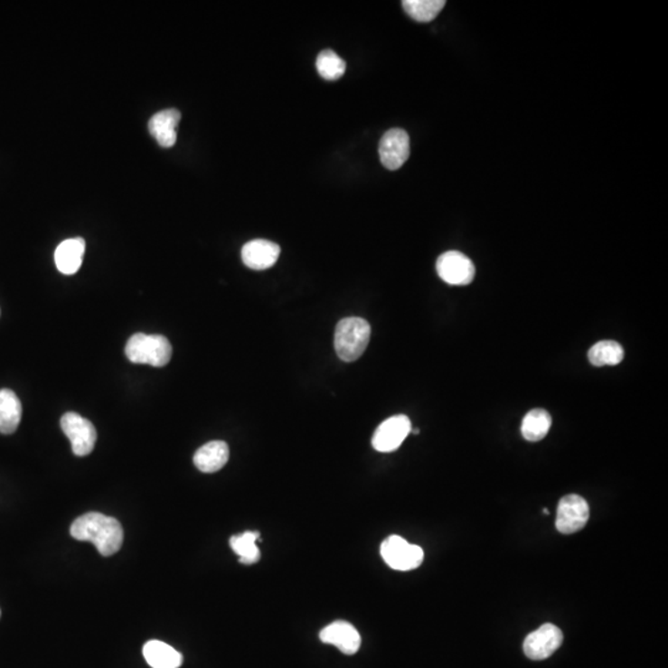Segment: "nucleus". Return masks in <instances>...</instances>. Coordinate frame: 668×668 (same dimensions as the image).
<instances>
[{
    "instance_id": "obj_11",
    "label": "nucleus",
    "mask_w": 668,
    "mask_h": 668,
    "mask_svg": "<svg viewBox=\"0 0 668 668\" xmlns=\"http://www.w3.org/2000/svg\"><path fill=\"white\" fill-rule=\"evenodd\" d=\"M322 643L334 644L344 654H354L361 649L362 639L358 630L347 621H334L320 633Z\"/></svg>"
},
{
    "instance_id": "obj_1",
    "label": "nucleus",
    "mask_w": 668,
    "mask_h": 668,
    "mask_svg": "<svg viewBox=\"0 0 668 668\" xmlns=\"http://www.w3.org/2000/svg\"><path fill=\"white\" fill-rule=\"evenodd\" d=\"M71 536L79 541L92 542L100 555L108 557L123 545L124 532L118 520L100 513H87L71 525Z\"/></svg>"
},
{
    "instance_id": "obj_19",
    "label": "nucleus",
    "mask_w": 668,
    "mask_h": 668,
    "mask_svg": "<svg viewBox=\"0 0 668 668\" xmlns=\"http://www.w3.org/2000/svg\"><path fill=\"white\" fill-rule=\"evenodd\" d=\"M588 359L594 367L617 365L623 362L624 348L617 342L600 341L589 349Z\"/></svg>"
},
{
    "instance_id": "obj_15",
    "label": "nucleus",
    "mask_w": 668,
    "mask_h": 668,
    "mask_svg": "<svg viewBox=\"0 0 668 668\" xmlns=\"http://www.w3.org/2000/svg\"><path fill=\"white\" fill-rule=\"evenodd\" d=\"M230 447L226 442L212 441L202 446L194 453V466L203 473H216L227 465Z\"/></svg>"
},
{
    "instance_id": "obj_17",
    "label": "nucleus",
    "mask_w": 668,
    "mask_h": 668,
    "mask_svg": "<svg viewBox=\"0 0 668 668\" xmlns=\"http://www.w3.org/2000/svg\"><path fill=\"white\" fill-rule=\"evenodd\" d=\"M22 402L15 392L9 389L0 390V433H14L22 421Z\"/></svg>"
},
{
    "instance_id": "obj_20",
    "label": "nucleus",
    "mask_w": 668,
    "mask_h": 668,
    "mask_svg": "<svg viewBox=\"0 0 668 668\" xmlns=\"http://www.w3.org/2000/svg\"><path fill=\"white\" fill-rule=\"evenodd\" d=\"M259 532H247L241 535L231 537V547L240 556L243 565H253L260 560V550L257 546Z\"/></svg>"
},
{
    "instance_id": "obj_8",
    "label": "nucleus",
    "mask_w": 668,
    "mask_h": 668,
    "mask_svg": "<svg viewBox=\"0 0 668 668\" xmlns=\"http://www.w3.org/2000/svg\"><path fill=\"white\" fill-rule=\"evenodd\" d=\"M562 643L563 634L560 627L547 623L529 634L523 641V653L530 660H546L560 649Z\"/></svg>"
},
{
    "instance_id": "obj_22",
    "label": "nucleus",
    "mask_w": 668,
    "mask_h": 668,
    "mask_svg": "<svg viewBox=\"0 0 668 668\" xmlns=\"http://www.w3.org/2000/svg\"><path fill=\"white\" fill-rule=\"evenodd\" d=\"M315 67H317V71L322 79L327 80L341 79L344 75L345 69H347L344 60L341 59L332 50H325L318 55Z\"/></svg>"
},
{
    "instance_id": "obj_12",
    "label": "nucleus",
    "mask_w": 668,
    "mask_h": 668,
    "mask_svg": "<svg viewBox=\"0 0 668 668\" xmlns=\"http://www.w3.org/2000/svg\"><path fill=\"white\" fill-rule=\"evenodd\" d=\"M280 257V247L273 241L255 240L244 245L241 249V259L248 268L253 270H267L274 267Z\"/></svg>"
},
{
    "instance_id": "obj_13",
    "label": "nucleus",
    "mask_w": 668,
    "mask_h": 668,
    "mask_svg": "<svg viewBox=\"0 0 668 668\" xmlns=\"http://www.w3.org/2000/svg\"><path fill=\"white\" fill-rule=\"evenodd\" d=\"M181 113L177 109H165L154 114L149 122V132L155 137L160 146L171 147L176 144L177 126Z\"/></svg>"
},
{
    "instance_id": "obj_14",
    "label": "nucleus",
    "mask_w": 668,
    "mask_h": 668,
    "mask_svg": "<svg viewBox=\"0 0 668 668\" xmlns=\"http://www.w3.org/2000/svg\"><path fill=\"white\" fill-rule=\"evenodd\" d=\"M86 241L82 238L63 240L55 251V264L60 273L73 275L80 270L85 257Z\"/></svg>"
},
{
    "instance_id": "obj_16",
    "label": "nucleus",
    "mask_w": 668,
    "mask_h": 668,
    "mask_svg": "<svg viewBox=\"0 0 668 668\" xmlns=\"http://www.w3.org/2000/svg\"><path fill=\"white\" fill-rule=\"evenodd\" d=\"M143 654L146 663L153 668H179L183 664V656L179 651L163 641H147L144 644Z\"/></svg>"
},
{
    "instance_id": "obj_6",
    "label": "nucleus",
    "mask_w": 668,
    "mask_h": 668,
    "mask_svg": "<svg viewBox=\"0 0 668 668\" xmlns=\"http://www.w3.org/2000/svg\"><path fill=\"white\" fill-rule=\"evenodd\" d=\"M438 277L453 287H466L475 280V267L473 261L461 251H447L436 263Z\"/></svg>"
},
{
    "instance_id": "obj_4",
    "label": "nucleus",
    "mask_w": 668,
    "mask_h": 668,
    "mask_svg": "<svg viewBox=\"0 0 668 668\" xmlns=\"http://www.w3.org/2000/svg\"><path fill=\"white\" fill-rule=\"evenodd\" d=\"M381 553L386 565L396 570L418 569L424 562V550L411 545L400 536L392 535L381 543Z\"/></svg>"
},
{
    "instance_id": "obj_21",
    "label": "nucleus",
    "mask_w": 668,
    "mask_h": 668,
    "mask_svg": "<svg viewBox=\"0 0 668 668\" xmlns=\"http://www.w3.org/2000/svg\"><path fill=\"white\" fill-rule=\"evenodd\" d=\"M445 0H405V12L419 23H429L445 8Z\"/></svg>"
},
{
    "instance_id": "obj_2",
    "label": "nucleus",
    "mask_w": 668,
    "mask_h": 668,
    "mask_svg": "<svg viewBox=\"0 0 668 668\" xmlns=\"http://www.w3.org/2000/svg\"><path fill=\"white\" fill-rule=\"evenodd\" d=\"M372 328L361 317H348L335 327L334 348L341 361L351 362L361 358L371 341Z\"/></svg>"
},
{
    "instance_id": "obj_10",
    "label": "nucleus",
    "mask_w": 668,
    "mask_h": 668,
    "mask_svg": "<svg viewBox=\"0 0 668 668\" xmlns=\"http://www.w3.org/2000/svg\"><path fill=\"white\" fill-rule=\"evenodd\" d=\"M379 156L386 169L392 171L400 169L409 156V134L399 127L386 132L379 146Z\"/></svg>"
},
{
    "instance_id": "obj_5",
    "label": "nucleus",
    "mask_w": 668,
    "mask_h": 668,
    "mask_svg": "<svg viewBox=\"0 0 668 668\" xmlns=\"http://www.w3.org/2000/svg\"><path fill=\"white\" fill-rule=\"evenodd\" d=\"M61 428L71 442L72 452L76 456H89L95 449L97 431L89 419L76 412H67L62 416Z\"/></svg>"
},
{
    "instance_id": "obj_18",
    "label": "nucleus",
    "mask_w": 668,
    "mask_h": 668,
    "mask_svg": "<svg viewBox=\"0 0 668 668\" xmlns=\"http://www.w3.org/2000/svg\"><path fill=\"white\" fill-rule=\"evenodd\" d=\"M550 425L552 419L546 409H532L522 419V437L530 442L541 441L549 433Z\"/></svg>"
},
{
    "instance_id": "obj_3",
    "label": "nucleus",
    "mask_w": 668,
    "mask_h": 668,
    "mask_svg": "<svg viewBox=\"0 0 668 668\" xmlns=\"http://www.w3.org/2000/svg\"><path fill=\"white\" fill-rule=\"evenodd\" d=\"M126 355L136 364L161 368L165 367L173 357V347L164 335L136 334L127 341Z\"/></svg>"
},
{
    "instance_id": "obj_9",
    "label": "nucleus",
    "mask_w": 668,
    "mask_h": 668,
    "mask_svg": "<svg viewBox=\"0 0 668 668\" xmlns=\"http://www.w3.org/2000/svg\"><path fill=\"white\" fill-rule=\"evenodd\" d=\"M411 431V421L408 416H392L385 419L375 431L372 436V447L381 453L394 452L400 447Z\"/></svg>"
},
{
    "instance_id": "obj_7",
    "label": "nucleus",
    "mask_w": 668,
    "mask_h": 668,
    "mask_svg": "<svg viewBox=\"0 0 668 668\" xmlns=\"http://www.w3.org/2000/svg\"><path fill=\"white\" fill-rule=\"evenodd\" d=\"M589 520L588 503L577 494L566 495L557 508L556 527L560 533L572 535L580 532Z\"/></svg>"
}]
</instances>
